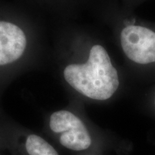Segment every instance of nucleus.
I'll return each instance as SVG.
<instances>
[{
    "instance_id": "3",
    "label": "nucleus",
    "mask_w": 155,
    "mask_h": 155,
    "mask_svg": "<svg viewBox=\"0 0 155 155\" xmlns=\"http://www.w3.org/2000/svg\"><path fill=\"white\" fill-rule=\"evenodd\" d=\"M50 131L63 147L74 152L88 150L92 139L83 120L68 110H58L50 116Z\"/></svg>"
},
{
    "instance_id": "1",
    "label": "nucleus",
    "mask_w": 155,
    "mask_h": 155,
    "mask_svg": "<svg viewBox=\"0 0 155 155\" xmlns=\"http://www.w3.org/2000/svg\"><path fill=\"white\" fill-rule=\"evenodd\" d=\"M63 78L73 90L88 99L104 101L113 97L120 86L119 71L105 47L95 43L83 63H71Z\"/></svg>"
},
{
    "instance_id": "5",
    "label": "nucleus",
    "mask_w": 155,
    "mask_h": 155,
    "mask_svg": "<svg viewBox=\"0 0 155 155\" xmlns=\"http://www.w3.org/2000/svg\"><path fill=\"white\" fill-rule=\"evenodd\" d=\"M24 149L26 155H59L53 145L35 134H30L25 138Z\"/></svg>"
},
{
    "instance_id": "4",
    "label": "nucleus",
    "mask_w": 155,
    "mask_h": 155,
    "mask_svg": "<svg viewBox=\"0 0 155 155\" xmlns=\"http://www.w3.org/2000/svg\"><path fill=\"white\" fill-rule=\"evenodd\" d=\"M28 46L25 31L19 25L0 20V66L19 61Z\"/></svg>"
},
{
    "instance_id": "2",
    "label": "nucleus",
    "mask_w": 155,
    "mask_h": 155,
    "mask_svg": "<svg viewBox=\"0 0 155 155\" xmlns=\"http://www.w3.org/2000/svg\"><path fill=\"white\" fill-rule=\"evenodd\" d=\"M124 21L119 32L124 55L141 73H155V23L137 18Z\"/></svg>"
},
{
    "instance_id": "6",
    "label": "nucleus",
    "mask_w": 155,
    "mask_h": 155,
    "mask_svg": "<svg viewBox=\"0 0 155 155\" xmlns=\"http://www.w3.org/2000/svg\"><path fill=\"white\" fill-rule=\"evenodd\" d=\"M154 107H155V94H154Z\"/></svg>"
}]
</instances>
